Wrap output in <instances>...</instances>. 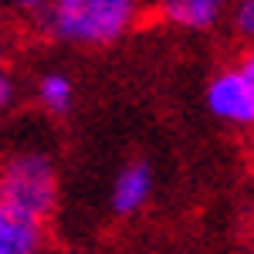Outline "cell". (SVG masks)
I'll use <instances>...</instances> for the list:
<instances>
[{
	"instance_id": "6da1fadb",
	"label": "cell",
	"mask_w": 254,
	"mask_h": 254,
	"mask_svg": "<svg viewBox=\"0 0 254 254\" xmlns=\"http://www.w3.org/2000/svg\"><path fill=\"white\" fill-rule=\"evenodd\" d=\"M44 31L71 48H112L136 31L142 0H51L44 10Z\"/></svg>"
},
{
	"instance_id": "7a4b0ae2",
	"label": "cell",
	"mask_w": 254,
	"mask_h": 254,
	"mask_svg": "<svg viewBox=\"0 0 254 254\" xmlns=\"http://www.w3.org/2000/svg\"><path fill=\"white\" fill-rule=\"evenodd\" d=\"M0 203L44 224L58 207V170L41 149H17L0 163Z\"/></svg>"
},
{
	"instance_id": "3957f363",
	"label": "cell",
	"mask_w": 254,
	"mask_h": 254,
	"mask_svg": "<svg viewBox=\"0 0 254 254\" xmlns=\"http://www.w3.org/2000/svg\"><path fill=\"white\" fill-rule=\"evenodd\" d=\"M207 109L224 126L254 129V85L241 68H224L207 81Z\"/></svg>"
},
{
	"instance_id": "277c9868",
	"label": "cell",
	"mask_w": 254,
	"mask_h": 254,
	"mask_svg": "<svg viewBox=\"0 0 254 254\" xmlns=\"http://www.w3.org/2000/svg\"><path fill=\"white\" fill-rule=\"evenodd\" d=\"M153 190H156V176H153V166L149 163H126L122 170L112 180V210L119 217H132L139 214L149 200H153Z\"/></svg>"
},
{
	"instance_id": "5b68a950",
	"label": "cell",
	"mask_w": 254,
	"mask_h": 254,
	"mask_svg": "<svg viewBox=\"0 0 254 254\" xmlns=\"http://www.w3.org/2000/svg\"><path fill=\"white\" fill-rule=\"evenodd\" d=\"M156 14L180 31H214L227 14V0H156Z\"/></svg>"
},
{
	"instance_id": "8992f818",
	"label": "cell",
	"mask_w": 254,
	"mask_h": 254,
	"mask_svg": "<svg viewBox=\"0 0 254 254\" xmlns=\"http://www.w3.org/2000/svg\"><path fill=\"white\" fill-rule=\"evenodd\" d=\"M44 224L0 207V254H41Z\"/></svg>"
},
{
	"instance_id": "52a82bcc",
	"label": "cell",
	"mask_w": 254,
	"mask_h": 254,
	"mask_svg": "<svg viewBox=\"0 0 254 254\" xmlns=\"http://www.w3.org/2000/svg\"><path fill=\"white\" fill-rule=\"evenodd\" d=\"M38 102L51 116H68L75 105V81L64 71H44L38 78Z\"/></svg>"
},
{
	"instance_id": "ba28073f",
	"label": "cell",
	"mask_w": 254,
	"mask_h": 254,
	"mask_svg": "<svg viewBox=\"0 0 254 254\" xmlns=\"http://www.w3.org/2000/svg\"><path fill=\"white\" fill-rule=\"evenodd\" d=\"M234 27H237V34H244L248 41H254V0H237Z\"/></svg>"
},
{
	"instance_id": "9c48e42d",
	"label": "cell",
	"mask_w": 254,
	"mask_h": 254,
	"mask_svg": "<svg viewBox=\"0 0 254 254\" xmlns=\"http://www.w3.org/2000/svg\"><path fill=\"white\" fill-rule=\"evenodd\" d=\"M14 102H17V78L0 64V112H7Z\"/></svg>"
},
{
	"instance_id": "30bf717a",
	"label": "cell",
	"mask_w": 254,
	"mask_h": 254,
	"mask_svg": "<svg viewBox=\"0 0 254 254\" xmlns=\"http://www.w3.org/2000/svg\"><path fill=\"white\" fill-rule=\"evenodd\" d=\"M7 3H10L14 10H20V14H41L51 0H7Z\"/></svg>"
},
{
	"instance_id": "8fae6325",
	"label": "cell",
	"mask_w": 254,
	"mask_h": 254,
	"mask_svg": "<svg viewBox=\"0 0 254 254\" xmlns=\"http://www.w3.org/2000/svg\"><path fill=\"white\" fill-rule=\"evenodd\" d=\"M237 68H241V71L248 75V81H251V85H254V48H251V51H248V55H244V61H241Z\"/></svg>"
},
{
	"instance_id": "7c38bea8",
	"label": "cell",
	"mask_w": 254,
	"mask_h": 254,
	"mask_svg": "<svg viewBox=\"0 0 254 254\" xmlns=\"http://www.w3.org/2000/svg\"><path fill=\"white\" fill-rule=\"evenodd\" d=\"M251 254H254V241H251Z\"/></svg>"
},
{
	"instance_id": "4fadbf2b",
	"label": "cell",
	"mask_w": 254,
	"mask_h": 254,
	"mask_svg": "<svg viewBox=\"0 0 254 254\" xmlns=\"http://www.w3.org/2000/svg\"><path fill=\"white\" fill-rule=\"evenodd\" d=\"M0 207H3V203H0Z\"/></svg>"
}]
</instances>
